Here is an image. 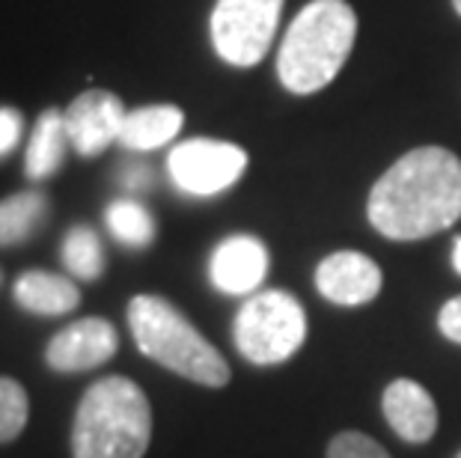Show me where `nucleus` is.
Segmentation results:
<instances>
[{"instance_id": "obj_12", "label": "nucleus", "mask_w": 461, "mask_h": 458, "mask_svg": "<svg viewBox=\"0 0 461 458\" xmlns=\"http://www.w3.org/2000/svg\"><path fill=\"white\" fill-rule=\"evenodd\" d=\"M384 417L408 444H426L438 428V405L431 393L411 378H399L384 390Z\"/></svg>"}, {"instance_id": "obj_15", "label": "nucleus", "mask_w": 461, "mask_h": 458, "mask_svg": "<svg viewBox=\"0 0 461 458\" xmlns=\"http://www.w3.org/2000/svg\"><path fill=\"white\" fill-rule=\"evenodd\" d=\"M66 146H68V134H66L63 113L60 111H45L36 120L31 143H27V155H24L27 179H33V182L51 179L54 173L63 167Z\"/></svg>"}, {"instance_id": "obj_17", "label": "nucleus", "mask_w": 461, "mask_h": 458, "mask_svg": "<svg viewBox=\"0 0 461 458\" xmlns=\"http://www.w3.org/2000/svg\"><path fill=\"white\" fill-rule=\"evenodd\" d=\"M104 220H107L111 236L120 241V245H129V247L152 245L155 220H152V214L146 211V206H140L137 200H129V197L113 200L104 211Z\"/></svg>"}, {"instance_id": "obj_8", "label": "nucleus", "mask_w": 461, "mask_h": 458, "mask_svg": "<svg viewBox=\"0 0 461 458\" xmlns=\"http://www.w3.org/2000/svg\"><path fill=\"white\" fill-rule=\"evenodd\" d=\"M125 104L120 95L107 90H86L63 111L68 146L84 155V158H95L111 143H120Z\"/></svg>"}, {"instance_id": "obj_13", "label": "nucleus", "mask_w": 461, "mask_h": 458, "mask_svg": "<svg viewBox=\"0 0 461 458\" xmlns=\"http://www.w3.org/2000/svg\"><path fill=\"white\" fill-rule=\"evenodd\" d=\"M15 304L36 316H66L81 304V289L51 271H24L13 286Z\"/></svg>"}, {"instance_id": "obj_7", "label": "nucleus", "mask_w": 461, "mask_h": 458, "mask_svg": "<svg viewBox=\"0 0 461 458\" xmlns=\"http://www.w3.org/2000/svg\"><path fill=\"white\" fill-rule=\"evenodd\" d=\"M167 170H170L176 188L188 197H214L244 176L248 152L230 140L194 138L170 152Z\"/></svg>"}, {"instance_id": "obj_14", "label": "nucleus", "mask_w": 461, "mask_h": 458, "mask_svg": "<svg viewBox=\"0 0 461 458\" xmlns=\"http://www.w3.org/2000/svg\"><path fill=\"white\" fill-rule=\"evenodd\" d=\"M185 113L176 104H149V107H137L129 111L122 120L120 143L125 149L134 152H149L158 146L170 143L176 134L182 131Z\"/></svg>"}, {"instance_id": "obj_11", "label": "nucleus", "mask_w": 461, "mask_h": 458, "mask_svg": "<svg viewBox=\"0 0 461 458\" xmlns=\"http://www.w3.org/2000/svg\"><path fill=\"white\" fill-rule=\"evenodd\" d=\"M268 274V247L257 236H230L212 253L209 277L223 295H253Z\"/></svg>"}, {"instance_id": "obj_18", "label": "nucleus", "mask_w": 461, "mask_h": 458, "mask_svg": "<svg viewBox=\"0 0 461 458\" xmlns=\"http://www.w3.org/2000/svg\"><path fill=\"white\" fill-rule=\"evenodd\" d=\"M63 265L77 280H99L104 274V247L95 229L72 227L63 238Z\"/></svg>"}, {"instance_id": "obj_19", "label": "nucleus", "mask_w": 461, "mask_h": 458, "mask_svg": "<svg viewBox=\"0 0 461 458\" xmlns=\"http://www.w3.org/2000/svg\"><path fill=\"white\" fill-rule=\"evenodd\" d=\"M31 417V399L15 378H0V444L15 441Z\"/></svg>"}, {"instance_id": "obj_21", "label": "nucleus", "mask_w": 461, "mask_h": 458, "mask_svg": "<svg viewBox=\"0 0 461 458\" xmlns=\"http://www.w3.org/2000/svg\"><path fill=\"white\" fill-rule=\"evenodd\" d=\"M22 129H24V120L15 107H0V158L9 155L22 140Z\"/></svg>"}, {"instance_id": "obj_20", "label": "nucleus", "mask_w": 461, "mask_h": 458, "mask_svg": "<svg viewBox=\"0 0 461 458\" xmlns=\"http://www.w3.org/2000/svg\"><path fill=\"white\" fill-rule=\"evenodd\" d=\"M328 458H390L378 441L363 432H339L328 446Z\"/></svg>"}, {"instance_id": "obj_6", "label": "nucleus", "mask_w": 461, "mask_h": 458, "mask_svg": "<svg viewBox=\"0 0 461 458\" xmlns=\"http://www.w3.org/2000/svg\"><path fill=\"white\" fill-rule=\"evenodd\" d=\"M283 0H218L212 13V42L235 69L257 66L277 33Z\"/></svg>"}, {"instance_id": "obj_26", "label": "nucleus", "mask_w": 461, "mask_h": 458, "mask_svg": "<svg viewBox=\"0 0 461 458\" xmlns=\"http://www.w3.org/2000/svg\"><path fill=\"white\" fill-rule=\"evenodd\" d=\"M0 283H4V271H0Z\"/></svg>"}, {"instance_id": "obj_24", "label": "nucleus", "mask_w": 461, "mask_h": 458, "mask_svg": "<svg viewBox=\"0 0 461 458\" xmlns=\"http://www.w3.org/2000/svg\"><path fill=\"white\" fill-rule=\"evenodd\" d=\"M453 268L461 274V238H456V247H453Z\"/></svg>"}, {"instance_id": "obj_9", "label": "nucleus", "mask_w": 461, "mask_h": 458, "mask_svg": "<svg viewBox=\"0 0 461 458\" xmlns=\"http://www.w3.org/2000/svg\"><path fill=\"white\" fill-rule=\"evenodd\" d=\"M116 348H120L116 328L111 321L90 316L77 319L60 334H54L45 348V360L57 373H86V369L107 364L116 355Z\"/></svg>"}, {"instance_id": "obj_22", "label": "nucleus", "mask_w": 461, "mask_h": 458, "mask_svg": "<svg viewBox=\"0 0 461 458\" xmlns=\"http://www.w3.org/2000/svg\"><path fill=\"white\" fill-rule=\"evenodd\" d=\"M438 328L447 339H453V343L461 346V295L444 304V310H440V316H438Z\"/></svg>"}, {"instance_id": "obj_25", "label": "nucleus", "mask_w": 461, "mask_h": 458, "mask_svg": "<svg viewBox=\"0 0 461 458\" xmlns=\"http://www.w3.org/2000/svg\"><path fill=\"white\" fill-rule=\"evenodd\" d=\"M453 6H456V13L461 15V0H453Z\"/></svg>"}, {"instance_id": "obj_27", "label": "nucleus", "mask_w": 461, "mask_h": 458, "mask_svg": "<svg viewBox=\"0 0 461 458\" xmlns=\"http://www.w3.org/2000/svg\"><path fill=\"white\" fill-rule=\"evenodd\" d=\"M456 458H461V453H458V455H456Z\"/></svg>"}, {"instance_id": "obj_2", "label": "nucleus", "mask_w": 461, "mask_h": 458, "mask_svg": "<svg viewBox=\"0 0 461 458\" xmlns=\"http://www.w3.org/2000/svg\"><path fill=\"white\" fill-rule=\"evenodd\" d=\"M357 39V15L346 0H310L289 24L277 54L280 84L312 95L342 72Z\"/></svg>"}, {"instance_id": "obj_23", "label": "nucleus", "mask_w": 461, "mask_h": 458, "mask_svg": "<svg viewBox=\"0 0 461 458\" xmlns=\"http://www.w3.org/2000/svg\"><path fill=\"white\" fill-rule=\"evenodd\" d=\"M149 182H152V173L143 167V164H131V167H125L122 173V184L129 191H143V188H149Z\"/></svg>"}, {"instance_id": "obj_10", "label": "nucleus", "mask_w": 461, "mask_h": 458, "mask_svg": "<svg viewBox=\"0 0 461 458\" xmlns=\"http://www.w3.org/2000/svg\"><path fill=\"white\" fill-rule=\"evenodd\" d=\"M381 268L369 256L357 250H339L330 253L328 259L319 262L316 268V286L330 304L339 307H360L369 304L381 292Z\"/></svg>"}, {"instance_id": "obj_3", "label": "nucleus", "mask_w": 461, "mask_h": 458, "mask_svg": "<svg viewBox=\"0 0 461 458\" xmlns=\"http://www.w3.org/2000/svg\"><path fill=\"white\" fill-rule=\"evenodd\" d=\"M149 441L152 408L140 384L107 375L86 387L72 426L75 458H143Z\"/></svg>"}, {"instance_id": "obj_4", "label": "nucleus", "mask_w": 461, "mask_h": 458, "mask_svg": "<svg viewBox=\"0 0 461 458\" xmlns=\"http://www.w3.org/2000/svg\"><path fill=\"white\" fill-rule=\"evenodd\" d=\"M129 325L137 348L170 373L203 387H223L230 382L223 355L167 298L137 295L129 304Z\"/></svg>"}, {"instance_id": "obj_16", "label": "nucleus", "mask_w": 461, "mask_h": 458, "mask_svg": "<svg viewBox=\"0 0 461 458\" xmlns=\"http://www.w3.org/2000/svg\"><path fill=\"white\" fill-rule=\"evenodd\" d=\"M51 202L42 191H18L0 200V247H15L33 238L48 220Z\"/></svg>"}, {"instance_id": "obj_5", "label": "nucleus", "mask_w": 461, "mask_h": 458, "mask_svg": "<svg viewBox=\"0 0 461 458\" xmlns=\"http://www.w3.org/2000/svg\"><path fill=\"white\" fill-rule=\"evenodd\" d=\"M235 348L257 366H274L289 360L303 346L307 316L289 292H253L235 316Z\"/></svg>"}, {"instance_id": "obj_1", "label": "nucleus", "mask_w": 461, "mask_h": 458, "mask_svg": "<svg viewBox=\"0 0 461 458\" xmlns=\"http://www.w3.org/2000/svg\"><path fill=\"white\" fill-rule=\"evenodd\" d=\"M461 218V158L420 146L390 167L369 193V223L393 241H420Z\"/></svg>"}]
</instances>
